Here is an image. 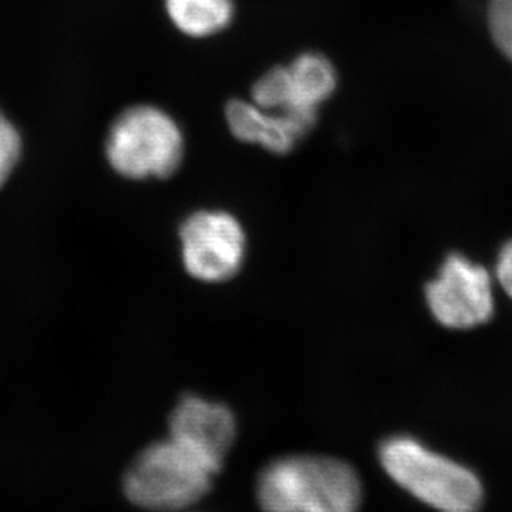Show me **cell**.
Here are the masks:
<instances>
[{
	"label": "cell",
	"mask_w": 512,
	"mask_h": 512,
	"mask_svg": "<svg viewBox=\"0 0 512 512\" xmlns=\"http://www.w3.org/2000/svg\"><path fill=\"white\" fill-rule=\"evenodd\" d=\"M168 19L192 39H208L232 25L235 0H165Z\"/></svg>",
	"instance_id": "cell-10"
},
{
	"label": "cell",
	"mask_w": 512,
	"mask_h": 512,
	"mask_svg": "<svg viewBox=\"0 0 512 512\" xmlns=\"http://www.w3.org/2000/svg\"><path fill=\"white\" fill-rule=\"evenodd\" d=\"M318 110L261 109L247 100H232L225 109L230 132L245 143H255L276 155H285L315 127Z\"/></svg>",
	"instance_id": "cell-8"
},
{
	"label": "cell",
	"mask_w": 512,
	"mask_h": 512,
	"mask_svg": "<svg viewBox=\"0 0 512 512\" xmlns=\"http://www.w3.org/2000/svg\"><path fill=\"white\" fill-rule=\"evenodd\" d=\"M256 499L263 512H360L361 479L330 456H286L261 471Z\"/></svg>",
	"instance_id": "cell-1"
},
{
	"label": "cell",
	"mask_w": 512,
	"mask_h": 512,
	"mask_svg": "<svg viewBox=\"0 0 512 512\" xmlns=\"http://www.w3.org/2000/svg\"><path fill=\"white\" fill-rule=\"evenodd\" d=\"M498 280L512 298V242L506 243L499 253Z\"/></svg>",
	"instance_id": "cell-14"
},
{
	"label": "cell",
	"mask_w": 512,
	"mask_h": 512,
	"mask_svg": "<svg viewBox=\"0 0 512 512\" xmlns=\"http://www.w3.org/2000/svg\"><path fill=\"white\" fill-rule=\"evenodd\" d=\"M488 19L494 44L512 62V0H489Z\"/></svg>",
	"instance_id": "cell-13"
},
{
	"label": "cell",
	"mask_w": 512,
	"mask_h": 512,
	"mask_svg": "<svg viewBox=\"0 0 512 512\" xmlns=\"http://www.w3.org/2000/svg\"><path fill=\"white\" fill-rule=\"evenodd\" d=\"M217 473L172 438L150 444L128 468L124 491L130 503L148 511H178L198 503Z\"/></svg>",
	"instance_id": "cell-4"
},
{
	"label": "cell",
	"mask_w": 512,
	"mask_h": 512,
	"mask_svg": "<svg viewBox=\"0 0 512 512\" xmlns=\"http://www.w3.org/2000/svg\"><path fill=\"white\" fill-rule=\"evenodd\" d=\"M182 261L188 275L203 283L232 280L247 255L242 223L223 210H200L180 227Z\"/></svg>",
	"instance_id": "cell-5"
},
{
	"label": "cell",
	"mask_w": 512,
	"mask_h": 512,
	"mask_svg": "<svg viewBox=\"0 0 512 512\" xmlns=\"http://www.w3.org/2000/svg\"><path fill=\"white\" fill-rule=\"evenodd\" d=\"M22 135L19 128L0 109V188L14 175L22 157Z\"/></svg>",
	"instance_id": "cell-12"
},
{
	"label": "cell",
	"mask_w": 512,
	"mask_h": 512,
	"mask_svg": "<svg viewBox=\"0 0 512 512\" xmlns=\"http://www.w3.org/2000/svg\"><path fill=\"white\" fill-rule=\"evenodd\" d=\"M105 155L120 177H172L183 162L185 137L172 115L155 105H135L110 125Z\"/></svg>",
	"instance_id": "cell-3"
},
{
	"label": "cell",
	"mask_w": 512,
	"mask_h": 512,
	"mask_svg": "<svg viewBox=\"0 0 512 512\" xmlns=\"http://www.w3.org/2000/svg\"><path fill=\"white\" fill-rule=\"evenodd\" d=\"M170 438L218 474L237 438V419L225 404L188 394L170 416Z\"/></svg>",
	"instance_id": "cell-7"
},
{
	"label": "cell",
	"mask_w": 512,
	"mask_h": 512,
	"mask_svg": "<svg viewBox=\"0 0 512 512\" xmlns=\"http://www.w3.org/2000/svg\"><path fill=\"white\" fill-rule=\"evenodd\" d=\"M380 463L404 491L441 512H476L483 501L478 476L461 464L424 448L408 436L380 446Z\"/></svg>",
	"instance_id": "cell-2"
},
{
	"label": "cell",
	"mask_w": 512,
	"mask_h": 512,
	"mask_svg": "<svg viewBox=\"0 0 512 512\" xmlns=\"http://www.w3.org/2000/svg\"><path fill=\"white\" fill-rule=\"evenodd\" d=\"M426 300L436 321L446 328L483 325L494 313L491 276L464 256H448L439 275L426 286Z\"/></svg>",
	"instance_id": "cell-6"
},
{
	"label": "cell",
	"mask_w": 512,
	"mask_h": 512,
	"mask_svg": "<svg viewBox=\"0 0 512 512\" xmlns=\"http://www.w3.org/2000/svg\"><path fill=\"white\" fill-rule=\"evenodd\" d=\"M290 77V109L318 110L335 94L338 74L326 55L305 52L286 65Z\"/></svg>",
	"instance_id": "cell-9"
},
{
	"label": "cell",
	"mask_w": 512,
	"mask_h": 512,
	"mask_svg": "<svg viewBox=\"0 0 512 512\" xmlns=\"http://www.w3.org/2000/svg\"><path fill=\"white\" fill-rule=\"evenodd\" d=\"M252 102L261 109L281 112L291 107L290 77L286 67H273L260 79L252 89Z\"/></svg>",
	"instance_id": "cell-11"
}]
</instances>
